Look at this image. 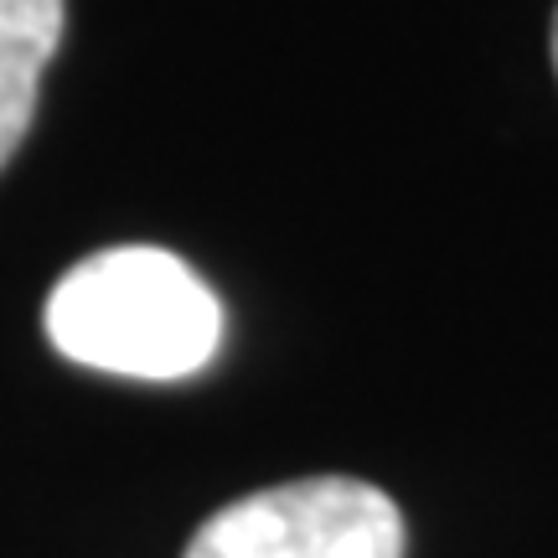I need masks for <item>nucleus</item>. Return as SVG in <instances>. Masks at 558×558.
<instances>
[{
	"label": "nucleus",
	"mask_w": 558,
	"mask_h": 558,
	"mask_svg": "<svg viewBox=\"0 0 558 558\" xmlns=\"http://www.w3.org/2000/svg\"><path fill=\"white\" fill-rule=\"evenodd\" d=\"M41 326L68 362L145 383L192 378L222 347V305L207 279L150 243L73 264L52 284Z\"/></svg>",
	"instance_id": "1"
},
{
	"label": "nucleus",
	"mask_w": 558,
	"mask_h": 558,
	"mask_svg": "<svg viewBox=\"0 0 558 558\" xmlns=\"http://www.w3.org/2000/svg\"><path fill=\"white\" fill-rule=\"evenodd\" d=\"M186 558H403V518L367 481L311 476L228 501Z\"/></svg>",
	"instance_id": "2"
},
{
	"label": "nucleus",
	"mask_w": 558,
	"mask_h": 558,
	"mask_svg": "<svg viewBox=\"0 0 558 558\" xmlns=\"http://www.w3.org/2000/svg\"><path fill=\"white\" fill-rule=\"evenodd\" d=\"M62 41V0H0V171L32 130L41 68Z\"/></svg>",
	"instance_id": "3"
},
{
	"label": "nucleus",
	"mask_w": 558,
	"mask_h": 558,
	"mask_svg": "<svg viewBox=\"0 0 558 558\" xmlns=\"http://www.w3.org/2000/svg\"><path fill=\"white\" fill-rule=\"evenodd\" d=\"M554 68H558V11H554Z\"/></svg>",
	"instance_id": "4"
}]
</instances>
